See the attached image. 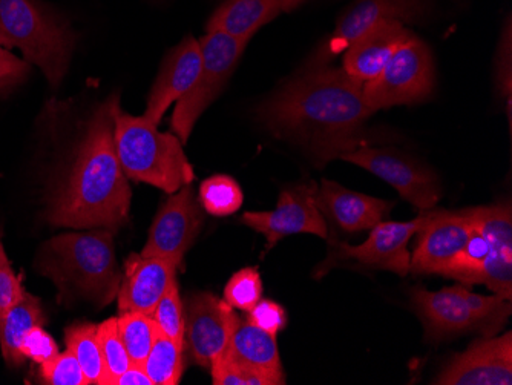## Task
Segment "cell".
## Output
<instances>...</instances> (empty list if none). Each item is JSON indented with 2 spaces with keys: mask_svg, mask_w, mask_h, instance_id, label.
<instances>
[{
  "mask_svg": "<svg viewBox=\"0 0 512 385\" xmlns=\"http://www.w3.org/2000/svg\"><path fill=\"white\" fill-rule=\"evenodd\" d=\"M362 88L342 68L304 65L256 108V120L324 166L368 140L365 123L375 111Z\"/></svg>",
  "mask_w": 512,
  "mask_h": 385,
  "instance_id": "cell-1",
  "label": "cell"
},
{
  "mask_svg": "<svg viewBox=\"0 0 512 385\" xmlns=\"http://www.w3.org/2000/svg\"><path fill=\"white\" fill-rule=\"evenodd\" d=\"M119 97L97 106L57 174L46 218L62 228L119 229L128 220L131 189L114 145Z\"/></svg>",
  "mask_w": 512,
  "mask_h": 385,
  "instance_id": "cell-2",
  "label": "cell"
},
{
  "mask_svg": "<svg viewBox=\"0 0 512 385\" xmlns=\"http://www.w3.org/2000/svg\"><path fill=\"white\" fill-rule=\"evenodd\" d=\"M36 266L54 281L60 301L86 298L105 306L122 283L109 231L65 234L46 241Z\"/></svg>",
  "mask_w": 512,
  "mask_h": 385,
  "instance_id": "cell-3",
  "label": "cell"
},
{
  "mask_svg": "<svg viewBox=\"0 0 512 385\" xmlns=\"http://www.w3.org/2000/svg\"><path fill=\"white\" fill-rule=\"evenodd\" d=\"M76 42L68 20L40 0H0V45L22 51L53 88L65 79Z\"/></svg>",
  "mask_w": 512,
  "mask_h": 385,
  "instance_id": "cell-4",
  "label": "cell"
},
{
  "mask_svg": "<svg viewBox=\"0 0 512 385\" xmlns=\"http://www.w3.org/2000/svg\"><path fill=\"white\" fill-rule=\"evenodd\" d=\"M114 145L120 166L131 180L168 194L194 181V168L177 135L158 131L145 116H131L120 105L114 111Z\"/></svg>",
  "mask_w": 512,
  "mask_h": 385,
  "instance_id": "cell-5",
  "label": "cell"
},
{
  "mask_svg": "<svg viewBox=\"0 0 512 385\" xmlns=\"http://www.w3.org/2000/svg\"><path fill=\"white\" fill-rule=\"evenodd\" d=\"M413 301L424 318L428 336L433 339L470 330L491 336L502 330L511 315V300L500 295L483 297L463 286L447 287L439 292L416 289Z\"/></svg>",
  "mask_w": 512,
  "mask_h": 385,
  "instance_id": "cell-6",
  "label": "cell"
},
{
  "mask_svg": "<svg viewBox=\"0 0 512 385\" xmlns=\"http://www.w3.org/2000/svg\"><path fill=\"white\" fill-rule=\"evenodd\" d=\"M201 70L194 86L175 106L171 128L183 145L188 143L195 123L217 97L234 74L247 43L227 34L212 31L201 37Z\"/></svg>",
  "mask_w": 512,
  "mask_h": 385,
  "instance_id": "cell-7",
  "label": "cell"
},
{
  "mask_svg": "<svg viewBox=\"0 0 512 385\" xmlns=\"http://www.w3.org/2000/svg\"><path fill=\"white\" fill-rule=\"evenodd\" d=\"M434 83L436 71L430 48L414 36L396 51L382 73L362 89L365 103L376 112L424 102L433 94Z\"/></svg>",
  "mask_w": 512,
  "mask_h": 385,
  "instance_id": "cell-8",
  "label": "cell"
},
{
  "mask_svg": "<svg viewBox=\"0 0 512 385\" xmlns=\"http://www.w3.org/2000/svg\"><path fill=\"white\" fill-rule=\"evenodd\" d=\"M433 0H355L336 22L329 40L319 45L307 66L329 65L350 43L382 22L419 24L430 17Z\"/></svg>",
  "mask_w": 512,
  "mask_h": 385,
  "instance_id": "cell-9",
  "label": "cell"
},
{
  "mask_svg": "<svg viewBox=\"0 0 512 385\" xmlns=\"http://www.w3.org/2000/svg\"><path fill=\"white\" fill-rule=\"evenodd\" d=\"M339 158L361 166L387 181L402 198L421 211L433 208L439 200L440 183L437 175L427 166L414 162L399 152L364 145L345 152Z\"/></svg>",
  "mask_w": 512,
  "mask_h": 385,
  "instance_id": "cell-10",
  "label": "cell"
},
{
  "mask_svg": "<svg viewBox=\"0 0 512 385\" xmlns=\"http://www.w3.org/2000/svg\"><path fill=\"white\" fill-rule=\"evenodd\" d=\"M316 195L318 186L313 181L289 186L279 195L275 211L246 212L241 221L266 237L267 251L289 235L312 234L327 238V221L319 211Z\"/></svg>",
  "mask_w": 512,
  "mask_h": 385,
  "instance_id": "cell-11",
  "label": "cell"
},
{
  "mask_svg": "<svg viewBox=\"0 0 512 385\" xmlns=\"http://www.w3.org/2000/svg\"><path fill=\"white\" fill-rule=\"evenodd\" d=\"M238 320L234 307L212 293L192 295L184 312V349L192 362L211 369L226 352Z\"/></svg>",
  "mask_w": 512,
  "mask_h": 385,
  "instance_id": "cell-12",
  "label": "cell"
},
{
  "mask_svg": "<svg viewBox=\"0 0 512 385\" xmlns=\"http://www.w3.org/2000/svg\"><path fill=\"white\" fill-rule=\"evenodd\" d=\"M417 234L419 240L410 260V272L447 275L465 251L473 234V223L465 209L457 212L431 209L430 217Z\"/></svg>",
  "mask_w": 512,
  "mask_h": 385,
  "instance_id": "cell-13",
  "label": "cell"
},
{
  "mask_svg": "<svg viewBox=\"0 0 512 385\" xmlns=\"http://www.w3.org/2000/svg\"><path fill=\"white\" fill-rule=\"evenodd\" d=\"M204 215L191 185L171 195L152 223L142 257L169 258L181 264L184 254L197 240Z\"/></svg>",
  "mask_w": 512,
  "mask_h": 385,
  "instance_id": "cell-14",
  "label": "cell"
},
{
  "mask_svg": "<svg viewBox=\"0 0 512 385\" xmlns=\"http://www.w3.org/2000/svg\"><path fill=\"white\" fill-rule=\"evenodd\" d=\"M474 228L486 238L490 252L480 266L477 283L496 295L512 298V212L509 203L465 209Z\"/></svg>",
  "mask_w": 512,
  "mask_h": 385,
  "instance_id": "cell-15",
  "label": "cell"
},
{
  "mask_svg": "<svg viewBox=\"0 0 512 385\" xmlns=\"http://www.w3.org/2000/svg\"><path fill=\"white\" fill-rule=\"evenodd\" d=\"M434 384L442 385H511L512 335L479 339L467 352L453 361L437 376Z\"/></svg>",
  "mask_w": 512,
  "mask_h": 385,
  "instance_id": "cell-16",
  "label": "cell"
},
{
  "mask_svg": "<svg viewBox=\"0 0 512 385\" xmlns=\"http://www.w3.org/2000/svg\"><path fill=\"white\" fill-rule=\"evenodd\" d=\"M431 209L421 211V215L411 221L376 224L365 243L359 246L341 244L339 249L345 257L355 258L365 266L390 270L394 274L405 277L410 272L411 258L407 249L408 241L417 234L422 224L430 217Z\"/></svg>",
  "mask_w": 512,
  "mask_h": 385,
  "instance_id": "cell-17",
  "label": "cell"
},
{
  "mask_svg": "<svg viewBox=\"0 0 512 385\" xmlns=\"http://www.w3.org/2000/svg\"><path fill=\"white\" fill-rule=\"evenodd\" d=\"M200 70V42L192 36H186L174 50L169 51L161 63L160 73L148 97L146 119L154 125H160L169 106L178 102L194 86Z\"/></svg>",
  "mask_w": 512,
  "mask_h": 385,
  "instance_id": "cell-18",
  "label": "cell"
},
{
  "mask_svg": "<svg viewBox=\"0 0 512 385\" xmlns=\"http://www.w3.org/2000/svg\"><path fill=\"white\" fill-rule=\"evenodd\" d=\"M180 264L169 258L132 255L126 261L125 277L119 293L122 312H140L152 315L158 301L175 281Z\"/></svg>",
  "mask_w": 512,
  "mask_h": 385,
  "instance_id": "cell-19",
  "label": "cell"
},
{
  "mask_svg": "<svg viewBox=\"0 0 512 385\" xmlns=\"http://www.w3.org/2000/svg\"><path fill=\"white\" fill-rule=\"evenodd\" d=\"M413 37V31L401 22H382L348 45L342 70L355 82L365 85L376 79L396 51Z\"/></svg>",
  "mask_w": 512,
  "mask_h": 385,
  "instance_id": "cell-20",
  "label": "cell"
},
{
  "mask_svg": "<svg viewBox=\"0 0 512 385\" xmlns=\"http://www.w3.org/2000/svg\"><path fill=\"white\" fill-rule=\"evenodd\" d=\"M319 211L345 232L373 229L390 214L394 203L348 191L335 181L322 180L316 195Z\"/></svg>",
  "mask_w": 512,
  "mask_h": 385,
  "instance_id": "cell-21",
  "label": "cell"
},
{
  "mask_svg": "<svg viewBox=\"0 0 512 385\" xmlns=\"http://www.w3.org/2000/svg\"><path fill=\"white\" fill-rule=\"evenodd\" d=\"M221 356L237 366L261 373L273 385L286 384L276 335L256 327L249 320H238L230 336L229 346Z\"/></svg>",
  "mask_w": 512,
  "mask_h": 385,
  "instance_id": "cell-22",
  "label": "cell"
},
{
  "mask_svg": "<svg viewBox=\"0 0 512 385\" xmlns=\"http://www.w3.org/2000/svg\"><path fill=\"white\" fill-rule=\"evenodd\" d=\"M279 14H283L279 0H224L207 20L206 31H218L249 43Z\"/></svg>",
  "mask_w": 512,
  "mask_h": 385,
  "instance_id": "cell-23",
  "label": "cell"
},
{
  "mask_svg": "<svg viewBox=\"0 0 512 385\" xmlns=\"http://www.w3.org/2000/svg\"><path fill=\"white\" fill-rule=\"evenodd\" d=\"M45 324L42 306L31 293H23L22 300L7 312L0 313V350L10 367L22 366L25 356L22 344L34 327Z\"/></svg>",
  "mask_w": 512,
  "mask_h": 385,
  "instance_id": "cell-24",
  "label": "cell"
},
{
  "mask_svg": "<svg viewBox=\"0 0 512 385\" xmlns=\"http://www.w3.org/2000/svg\"><path fill=\"white\" fill-rule=\"evenodd\" d=\"M66 347L76 356L88 384L106 385V369L97 339V326L76 324L66 329Z\"/></svg>",
  "mask_w": 512,
  "mask_h": 385,
  "instance_id": "cell-25",
  "label": "cell"
},
{
  "mask_svg": "<svg viewBox=\"0 0 512 385\" xmlns=\"http://www.w3.org/2000/svg\"><path fill=\"white\" fill-rule=\"evenodd\" d=\"M184 347L158 332L143 369L154 385H177L183 376Z\"/></svg>",
  "mask_w": 512,
  "mask_h": 385,
  "instance_id": "cell-26",
  "label": "cell"
},
{
  "mask_svg": "<svg viewBox=\"0 0 512 385\" xmlns=\"http://www.w3.org/2000/svg\"><path fill=\"white\" fill-rule=\"evenodd\" d=\"M117 324L120 338L132 364L143 366L158 335L152 316L140 312H122L117 318Z\"/></svg>",
  "mask_w": 512,
  "mask_h": 385,
  "instance_id": "cell-27",
  "label": "cell"
},
{
  "mask_svg": "<svg viewBox=\"0 0 512 385\" xmlns=\"http://www.w3.org/2000/svg\"><path fill=\"white\" fill-rule=\"evenodd\" d=\"M200 201L204 211L214 217H227L243 206L244 195L234 178L214 175L201 183Z\"/></svg>",
  "mask_w": 512,
  "mask_h": 385,
  "instance_id": "cell-28",
  "label": "cell"
},
{
  "mask_svg": "<svg viewBox=\"0 0 512 385\" xmlns=\"http://www.w3.org/2000/svg\"><path fill=\"white\" fill-rule=\"evenodd\" d=\"M97 339L106 369V385H112L131 366V359L120 338L117 318H109L97 326Z\"/></svg>",
  "mask_w": 512,
  "mask_h": 385,
  "instance_id": "cell-29",
  "label": "cell"
},
{
  "mask_svg": "<svg viewBox=\"0 0 512 385\" xmlns=\"http://www.w3.org/2000/svg\"><path fill=\"white\" fill-rule=\"evenodd\" d=\"M152 320L161 335L168 336L175 343L184 347V306L178 292L177 280L169 286L165 295L158 301Z\"/></svg>",
  "mask_w": 512,
  "mask_h": 385,
  "instance_id": "cell-30",
  "label": "cell"
},
{
  "mask_svg": "<svg viewBox=\"0 0 512 385\" xmlns=\"http://www.w3.org/2000/svg\"><path fill=\"white\" fill-rule=\"evenodd\" d=\"M263 295V283L255 267H246L230 278L224 289V301L234 309L250 312Z\"/></svg>",
  "mask_w": 512,
  "mask_h": 385,
  "instance_id": "cell-31",
  "label": "cell"
},
{
  "mask_svg": "<svg viewBox=\"0 0 512 385\" xmlns=\"http://www.w3.org/2000/svg\"><path fill=\"white\" fill-rule=\"evenodd\" d=\"M40 376L50 385H88L79 361L69 350L40 364Z\"/></svg>",
  "mask_w": 512,
  "mask_h": 385,
  "instance_id": "cell-32",
  "label": "cell"
},
{
  "mask_svg": "<svg viewBox=\"0 0 512 385\" xmlns=\"http://www.w3.org/2000/svg\"><path fill=\"white\" fill-rule=\"evenodd\" d=\"M211 373L215 385H273L272 381L261 373L237 366L223 356L212 362Z\"/></svg>",
  "mask_w": 512,
  "mask_h": 385,
  "instance_id": "cell-33",
  "label": "cell"
},
{
  "mask_svg": "<svg viewBox=\"0 0 512 385\" xmlns=\"http://www.w3.org/2000/svg\"><path fill=\"white\" fill-rule=\"evenodd\" d=\"M31 65L0 45V96L11 93L30 77Z\"/></svg>",
  "mask_w": 512,
  "mask_h": 385,
  "instance_id": "cell-34",
  "label": "cell"
},
{
  "mask_svg": "<svg viewBox=\"0 0 512 385\" xmlns=\"http://www.w3.org/2000/svg\"><path fill=\"white\" fill-rule=\"evenodd\" d=\"M22 275L14 274L10 260L5 254L4 244L0 243V313L7 312L22 300Z\"/></svg>",
  "mask_w": 512,
  "mask_h": 385,
  "instance_id": "cell-35",
  "label": "cell"
},
{
  "mask_svg": "<svg viewBox=\"0 0 512 385\" xmlns=\"http://www.w3.org/2000/svg\"><path fill=\"white\" fill-rule=\"evenodd\" d=\"M250 323L255 324L256 327L266 330V332L276 335L279 330H283L287 324L286 310L283 306L273 303L270 300H263L261 298L249 312Z\"/></svg>",
  "mask_w": 512,
  "mask_h": 385,
  "instance_id": "cell-36",
  "label": "cell"
},
{
  "mask_svg": "<svg viewBox=\"0 0 512 385\" xmlns=\"http://www.w3.org/2000/svg\"><path fill=\"white\" fill-rule=\"evenodd\" d=\"M22 353L25 358L33 359L37 364H43L56 358L60 352L56 341L42 329V326H39L28 333L22 344Z\"/></svg>",
  "mask_w": 512,
  "mask_h": 385,
  "instance_id": "cell-37",
  "label": "cell"
},
{
  "mask_svg": "<svg viewBox=\"0 0 512 385\" xmlns=\"http://www.w3.org/2000/svg\"><path fill=\"white\" fill-rule=\"evenodd\" d=\"M502 34L499 47V59H497V85L500 93L506 94L508 102H511V19L508 17Z\"/></svg>",
  "mask_w": 512,
  "mask_h": 385,
  "instance_id": "cell-38",
  "label": "cell"
},
{
  "mask_svg": "<svg viewBox=\"0 0 512 385\" xmlns=\"http://www.w3.org/2000/svg\"><path fill=\"white\" fill-rule=\"evenodd\" d=\"M112 385H154L148 373L145 372L140 364H132L112 382Z\"/></svg>",
  "mask_w": 512,
  "mask_h": 385,
  "instance_id": "cell-39",
  "label": "cell"
},
{
  "mask_svg": "<svg viewBox=\"0 0 512 385\" xmlns=\"http://www.w3.org/2000/svg\"><path fill=\"white\" fill-rule=\"evenodd\" d=\"M310 0H279V4H281V11L283 14L293 13V11L301 8L302 5L307 4Z\"/></svg>",
  "mask_w": 512,
  "mask_h": 385,
  "instance_id": "cell-40",
  "label": "cell"
}]
</instances>
